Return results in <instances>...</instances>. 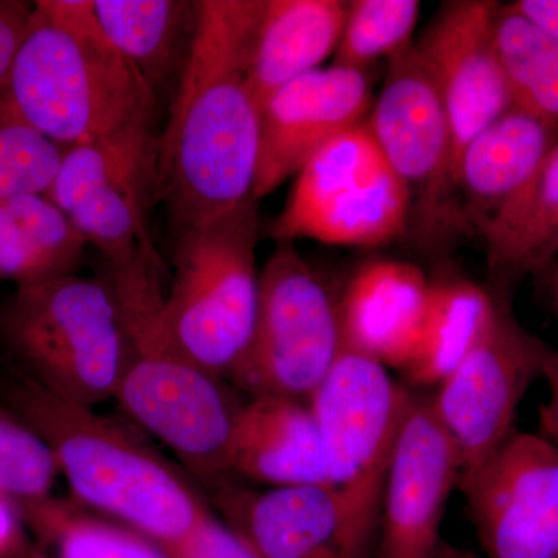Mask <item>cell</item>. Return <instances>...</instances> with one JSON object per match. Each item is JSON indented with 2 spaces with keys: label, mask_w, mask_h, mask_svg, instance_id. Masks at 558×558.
I'll list each match as a JSON object with an SVG mask.
<instances>
[{
  "label": "cell",
  "mask_w": 558,
  "mask_h": 558,
  "mask_svg": "<svg viewBox=\"0 0 558 558\" xmlns=\"http://www.w3.org/2000/svg\"><path fill=\"white\" fill-rule=\"evenodd\" d=\"M264 0H197L185 68L159 137V189L179 229L253 199L260 109L248 84Z\"/></svg>",
  "instance_id": "cell-1"
},
{
  "label": "cell",
  "mask_w": 558,
  "mask_h": 558,
  "mask_svg": "<svg viewBox=\"0 0 558 558\" xmlns=\"http://www.w3.org/2000/svg\"><path fill=\"white\" fill-rule=\"evenodd\" d=\"M160 270L153 242L123 266L106 264L101 278L112 290L126 344L116 402L213 494L233 483L227 454L245 402L226 380L196 365L168 332Z\"/></svg>",
  "instance_id": "cell-2"
},
{
  "label": "cell",
  "mask_w": 558,
  "mask_h": 558,
  "mask_svg": "<svg viewBox=\"0 0 558 558\" xmlns=\"http://www.w3.org/2000/svg\"><path fill=\"white\" fill-rule=\"evenodd\" d=\"M0 396L44 440L72 498L170 546L213 512L182 469L123 421L65 402L9 369Z\"/></svg>",
  "instance_id": "cell-3"
},
{
  "label": "cell",
  "mask_w": 558,
  "mask_h": 558,
  "mask_svg": "<svg viewBox=\"0 0 558 558\" xmlns=\"http://www.w3.org/2000/svg\"><path fill=\"white\" fill-rule=\"evenodd\" d=\"M0 98L17 119L62 148L140 121L157 98L113 47L94 0H38Z\"/></svg>",
  "instance_id": "cell-4"
},
{
  "label": "cell",
  "mask_w": 558,
  "mask_h": 558,
  "mask_svg": "<svg viewBox=\"0 0 558 558\" xmlns=\"http://www.w3.org/2000/svg\"><path fill=\"white\" fill-rule=\"evenodd\" d=\"M0 348L9 369L92 410L116 400L126 362L112 290L78 275L14 289L0 306Z\"/></svg>",
  "instance_id": "cell-5"
},
{
  "label": "cell",
  "mask_w": 558,
  "mask_h": 558,
  "mask_svg": "<svg viewBox=\"0 0 558 558\" xmlns=\"http://www.w3.org/2000/svg\"><path fill=\"white\" fill-rule=\"evenodd\" d=\"M259 231L258 202L250 199L226 215L180 230L175 244L165 325L179 348L219 379H231L255 329Z\"/></svg>",
  "instance_id": "cell-6"
},
{
  "label": "cell",
  "mask_w": 558,
  "mask_h": 558,
  "mask_svg": "<svg viewBox=\"0 0 558 558\" xmlns=\"http://www.w3.org/2000/svg\"><path fill=\"white\" fill-rule=\"evenodd\" d=\"M411 395L374 360L343 349L310 400L349 558H374L389 465Z\"/></svg>",
  "instance_id": "cell-7"
},
{
  "label": "cell",
  "mask_w": 558,
  "mask_h": 558,
  "mask_svg": "<svg viewBox=\"0 0 558 558\" xmlns=\"http://www.w3.org/2000/svg\"><path fill=\"white\" fill-rule=\"evenodd\" d=\"M271 236L341 247H377L409 227L413 201L391 170L368 119L341 132L295 175Z\"/></svg>",
  "instance_id": "cell-8"
},
{
  "label": "cell",
  "mask_w": 558,
  "mask_h": 558,
  "mask_svg": "<svg viewBox=\"0 0 558 558\" xmlns=\"http://www.w3.org/2000/svg\"><path fill=\"white\" fill-rule=\"evenodd\" d=\"M341 352L339 300L293 242H279L260 270L252 341L230 380L248 399L310 403Z\"/></svg>",
  "instance_id": "cell-9"
},
{
  "label": "cell",
  "mask_w": 558,
  "mask_h": 558,
  "mask_svg": "<svg viewBox=\"0 0 558 558\" xmlns=\"http://www.w3.org/2000/svg\"><path fill=\"white\" fill-rule=\"evenodd\" d=\"M553 351L505 306L480 343L438 385L432 409L457 450L459 480L472 475L515 432L517 410Z\"/></svg>",
  "instance_id": "cell-10"
},
{
  "label": "cell",
  "mask_w": 558,
  "mask_h": 558,
  "mask_svg": "<svg viewBox=\"0 0 558 558\" xmlns=\"http://www.w3.org/2000/svg\"><path fill=\"white\" fill-rule=\"evenodd\" d=\"M486 558H558V449L513 432L459 480Z\"/></svg>",
  "instance_id": "cell-11"
},
{
  "label": "cell",
  "mask_w": 558,
  "mask_h": 558,
  "mask_svg": "<svg viewBox=\"0 0 558 558\" xmlns=\"http://www.w3.org/2000/svg\"><path fill=\"white\" fill-rule=\"evenodd\" d=\"M499 7L492 0L442 3L414 44L449 119L451 185L470 142L513 108L495 46Z\"/></svg>",
  "instance_id": "cell-12"
},
{
  "label": "cell",
  "mask_w": 558,
  "mask_h": 558,
  "mask_svg": "<svg viewBox=\"0 0 558 558\" xmlns=\"http://www.w3.org/2000/svg\"><path fill=\"white\" fill-rule=\"evenodd\" d=\"M459 475L457 450L432 402L411 396L381 497L374 558H438L440 523Z\"/></svg>",
  "instance_id": "cell-13"
},
{
  "label": "cell",
  "mask_w": 558,
  "mask_h": 558,
  "mask_svg": "<svg viewBox=\"0 0 558 558\" xmlns=\"http://www.w3.org/2000/svg\"><path fill=\"white\" fill-rule=\"evenodd\" d=\"M373 101L365 72L330 65L279 89L260 109L259 202L295 178L326 143L366 119Z\"/></svg>",
  "instance_id": "cell-14"
},
{
  "label": "cell",
  "mask_w": 558,
  "mask_h": 558,
  "mask_svg": "<svg viewBox=\"0 0 558 558\" xmlns=\"http://www.w3.org/2000/svg\"><path fill=\"white\" fill-rule=\"evenodd\" d=\"M391 170L405 183L418 213H435L451 186V132L439 92L416 47L388 60L384 89L368 117Z\"/></svg>",
  "instance_id": "cell-15"
},
{
  "label": "cell",
  "mask_w": 558,
  "mask_h": 558,
  "mask_svg": "<svg viewBox=\"0 0 558 558\" xmlns=\"http://www.w3.org/2000/svg\"><path fill=\"white\" fill-rule=\"evenodd\" d=\"M432 282L402 260H371L360 267L339 300L343 349L381 366L405 369L427 317Z\"/></svg>",
  "instance_id": "cell-16"
},
{
  "label": "cell",
  "mask_w": 558,
  "mask_h": 558,
  "mask_svg": "<svg viewBox=\"0 0 558 558\" xmlns=\"http://www.w3.org/2000/svg\"><path fill=\"white\" fill-rule=\"evenodd\" d=\"M227 465L233 483L329 488L317 421L310 403L296 399L250 398L236 418Z\"/></svg>",
  "instance_id": "cell-17"
},
{
  "label": "cell",
  "mask_w": 558,
  "mask_h": 558,
  "mask_svg": "<svg viewBox=\"0 0 558 558\" xmlns=\"http://www.w3.org/2000/svg\"><path fill=\"white\" fill-rule=\"evenodd\" d=\"M213 502L264 558H349L339 505L326 487L252 490L227 483Z\"/></svg>",
  "instance_id": "cell-18"
},
{
  "label": "cell",
  "mask_w": 558,
  "mask_h": 558,
  "mask_svg": "<svg viewBox=\"0 0 558 558\" xmlns=\"http://www.w3.org/2000/svg\"><path fill=\"white\" fill-rule=\"evenodd\" d=\"M558 143V131L512 108L470 142L459 157L454 185L480 231L515 199Z\"/></svg>",
  "instance_id": "cell-19"
},
{
  "label": "cell",
  "mask_w": 558,
  "mask_h": 558,
  "mask_svg": "<svg viewBox=\"0 0 558 558\" xmlns=\"http://www.w3.org/2000/svg\"><path fill=\"white\" fill-rule=\"evenodd\" d=\"M347 11L341 0H264L248 60L250 90L259 109L336 53Z\"/></svg>",
  "instance_id": "cell-20"
},
{
  "label": "cell",
  "mask_w": 558,
  "mask_h": 558,
  "mask_svg": "<svg viewBox=\"0 0 558 558\" xmlns=\"http://www.w3.org/2000/svg\"><path fill=\"white\" fill-rule=\"evenodd\" d=\"M102 32L159 100L185 68L197 21L190 0H94Z\"/></svg>",
  "instance_id": "cell-21"
},
{
  "label": "cell",
  "mask_w": 558,
  "mask_h": 558,
  "mask_svg": "<svg viewBox=\"0 0 558 558\" xmlns=\"http://www.w3.org/2000/svg\"><path fill=\"white\" fill-rule=\"evenodd\" d=\"M87 242L44 194L0 204V279L21 286L76 275Z\"/></svg>",
  "instance_id": "cell-22"
},
{
  "label": "cell",
  "mask_w": 558,
  "mask_h": 558,
  "mask_svg": "<svg viewBox=\"0 0 558 558\" xmlns=\"http://www.w3.org/2000/svg\"><path fill=\"white\" fill-rule=\"evenodd\" d=\"M497 312V301L475 282L451 279L432 284L421 341L403 369L409 379L438 387L480 343Z\"/></svg>",
  "instance_id": "cell-23"
},
{
  "label": "cell",
  "mask_w": 558,
  "mask_h": 558,
  "mask_svg": "<svg viewBox=\"0 0 558 558\" xmlns=\"http://www.w3.org/2000/svg\"><path fill=\"white\" fill-rule=\"evenodd\" d=\"M17 505L47 558H172L156 539L72 497L49 495Z\"/></svg>",
  "instance_id": "cell-24"
},
{
  "label": "cell",
  "mask_w": 558,
  "mask_h": 558,
  "mask_svg": "<svg viewBox=\"0 0 558 558\" xmlns=\"http://www.w3.org/2000/svg\"><path fill=\"white\" fill-rule=\"evenodd\" d=\"M492 269L538 270L558 250V143L531 182L480 231Z\"/></svg>",
  "instance_id": "cell-25"
},
{
  "label": "cell",
  "mask_w": 558,
  "mask_h": 558,
  "mask_svg": "<svg viewBox=\"0 0 558 558\" xmlns=\"http://www.w3.org/2000/svg\"><path fill=\"white\" fill-rule=\"evenodd\" d=\"M153 123L140 121L65 149L60 170L44 196L68 215L84 196L101 186L159 174V137Z\"/></svg>",
  "instance_id": "cell-26"
},
{
  "label": "cell",
  "mask_w": 558,
  "mask_h": 558,
  "mask_svg": "<svg viewBox=\"0 0 558 558\" xmlns=\"http://www.w3.org/2000/svg\"><path fill=\"white\" fill-rule=\"evenodd\" d=\"M494 35L513 108L558 131V39L510 5L499 7Z\"/></svg>",
  "instance_id": "cell-27"
},
{
  "label": "cell",
  "mask_w": 558,
  "mask_h": 558,
  "mask_svg": "<svg viewBox=\"0 0 558 558\" xmlns=\"http://www.w3.org/2000/svg\"><path fill=\"white\" fill-rule=\"evenodd\" d=\"M157 189L159 174L121 180L92 191L68 216L108 266H123L150 242L145 211L149 194Z\"/></svg>",
  "instance_id": "cell-28"
},
{
  "label": "cell",
  "mask_w": 558,
  "mask_h": 558,
  "mask_svg": "<svg viewBox=\"0 0 558 558\" xmlns=\"http://www.w3.org/2000/svg\"><path fill=\"white\" fill-rule=\"evenodd\" d=\"M421 3L417 0H352L333 65L365 72L381 58L413 46Z\"/></svg>",
  "instance_id": "cell-29"
},
{
  "label": "cell",
  "mask_w": 558,
  "mask_h": 558,
  "mask_svg": "<svg viewBox=\"0 0 558 558\" xmlns=\"http://www.w3.org/2000/svg\"><path fill=\"white\" fill-rule=\"evenodd\" d=\"M64 153L17 119L0 98V204L22 194H46Z\"/></svg>",
  "instance_id": "cell-30"
},
{
  "label": "cell",
  "mask_w": 558,
  "mask_h": 558,
  "mask_svg": "<svg viewBox=\"0 0 558 558\" xmlns=\"http://www.w3.org/2000/svg\"><path fill=\"white\" fill-rule=\"evenodd\" d=\"M58 475L49 447L0 396V494L16 502L49 497Z\"/></svg>",
  "instance_id": "cell-31"
},
{
  "label": "cell",
  "mask_w": 558,
  "mask_h": 558,
  "mask_svg": "<svg viewBox=\"0 0 558 558\" xmlns=\"http://www.w3.org/2000/svg\"><path fill=\"white\" fill-rule=\"evenodd\" d=\"M165 548L172 558H264L240 531L213 512Z\"/></svg>",
  "instance_id": "cell-32"
},
{
  "label": "cell",
  "mask_w": 558,
  "mask_h": 558,
  "mask_svg": "<svg viewBox=\"0 0 558 558\" xmlns=\"http://www.w3.org/2000/svg\"><path fill=\"white\" fill-rule=\"evenodd\" d=\"M33 7L35 3L21 0H0V84L5 80L27 33Z\"/></svg>",
  "instance_id": "cell-33"
},
{
  "label": "cell",
  "mask_w": 558,
  "mask_h": 558,
  "mask_svg": "<svg viewBox=\"0 0 558 558\" xmlns=\"http://www.w3.org/2000/svg\"><path fill=\"white\" fill-rule=\"evenodd\" d=\"M32 546L20 505L0 494V558H27Z\"/></svg>",
  "instance_id": "cell-34"
},
{
  "label": "cell",
  "mask_w": 558,
  "mask_h": 558,
  "mask_svg": "<svg viewBox=\"0 0 558 558\" xmlns=\"http://www.w3.org/2000/svg\"><path fill=\"white\" fill-rule=\"evenodd\" d=\"M549 380L550 398L539 413V435L558 449V352H553L545 369Z\"/></svg>",
  "instance_id": "cell-35"
},
{
  "label": "cell",
  "mask_w": 558,
  "mask_h": 558,
  "mask_svg": "<svg viewBox=\"0 0 558 558\" xmlns=\"http://www.w3.org/2000/svg\"><path fill=\"white\" fill-rule=\"evenodd\" d=\"M510 7L558 39V0H517Z\"/></svg>",
  "instance_id": "cell-36"
},
{
  "label": "cell",
  "mask_w": 558,
  "mask_h": 558,
  "mask_svg": "<svg viewBox=\"0 0 558 558\" xmlns=\"http://www.w3.org/2000/svg\"><path fill=\"white\" fill-rule=\"evenodd\" d=\"M438 558H484L480 557L478 554L470 553L468 549L457 548L451 546L449 543H440L438 550Z\"/></svg>",
  "instance_id": "cell-37"
},
{
  "label": "cell",
  "mask_w": 558,
  "mask_h": 558,
  "mask_svg": "<svg viewBox=\"0 0 558 558\" xmlns=\"http://www.w3.org/2000/svg\"><path fill=\"white\" fill-rule=\"evenodd\" d=\"M27 558H47V557L44 556V554L40 553V550L38 548H36V546H32L31 553H28Z\"/></svg>",
  "instance_id": "cell-38"
}]
</instances>
